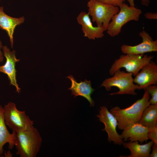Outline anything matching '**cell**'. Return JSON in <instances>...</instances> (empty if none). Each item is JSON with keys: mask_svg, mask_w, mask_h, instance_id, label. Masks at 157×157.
Segmentation results:
<instances>
[{"mask_svg": "<svg viewBox=\"0 0 157 157\" xmlns=\"http://www.w3.org/2000/svg\"><path fill=\"white\" fill-rule=\"evenodd\" d=\"M144 90L142 98L130 106L124 109L115 106L110 110L117 121V126L120 129L123 130L131 125L138 123L143 111L150 104V94Z\"/></svg>", "mask_w": 157, "mask_h": 157, "instance_id": "obj_1", "label": "cell"}, {"mask_svg": "<svg viewBox=\"0 0 157 157\" xmlns=\"http://www.w3.org/2000/svg\"><path fill=\"white\" fill-rule=\"evenodd\" d=\"M16 154L20 157H35L42 142L38 131L33 126L26 130L15 132Z\"/></svg>", "mask_w": 157, "mask_h": 157, "instance_id": "obj_2", "label": "cell"}, {"mask_svg": "<svg viewBox=\"0 0 157 157\" xmlns=\"http://www.w3.org/2000/svg\"><path fill=\"white\" fill-rule=\"evenodd\" d=\"M133 74L131 73L126 72L120 69L116 70L113 76L106 78L101 85L104 86L107 91H110L113 87L117 88L119 91L110 94V95L129 94L135 95L137 93L136 90H140V86L134 83Z\"/></svg>", "mask_w": 157, "mask_h": 157, "instance_id": "obj_3", "label": "cell"}, {"mask_svg": "<svg viewBox=\"0 0 157 157\" xmlns=\"http://www.w3.org/2000/svg\"><path fill=\"white\" fill-rule=\"evenodd\" d=\"M118 12L112 17L107 33L112 37L118 35L122 26L130 21H138L142 13L141 10L135 6H129L124 2L119 7Z\"/></svg>", "mask_w": 157, "mask_h": 157, "instance_id": "obj_4", "label": "cell"}, {"mask_svg": "<svg viewBox=\"0 0 157 157\" xmlns=\"http://www.w3.org/2000/svg\"><path fill=\"white\" fill-rule=\"evenodd\" d=\"M87 6L92 21L97 26L106 31L113 16L119 11V7L102 3L97 0H89Z\"/></svg>", "mask_w": 157, "mask_h": 157, "instance_id": "obj_5", "label": "cell"}, {"mask_svg": "<svg viewBox=\"0 0 157 157\" xmlns=\"http://www.w3.org/2000/svg\"><path fill=\"white\" fill-rule=\"evenodd\" d=\"M3 108L5 124L13 132L27 130L33 126V121L26 115L24 111L18 110L14 103L10 102Z\"/></svg>", "mask_w": 157, "mask_h": 157, "instance_id": "obj_6", "label": "cell"}, {"mask_svg": "<svg viewBox=\"0 0 157 157\" xmlns=\"http://www.w3.org/2000/svg\"><path fill=\"white\" fill-rule=\"evenodd\" d=\"M153 58V56H143V54H127L121 55L112 65L109 70L110 74L113 76L116 70L124 68L127 72L131 73L135 76Z\"/></svg>", "mask_w": 157, "mask_h": 157, "instance_id": "obj_7", "label": "cell"}, {"mask_svg": "<svg viewBox=\"0 0 157 157\" xmlns=\"http://www.w3.org/2000/svg\"><path fill=\"white\" fill-rule=\"evenodd\" d=\"M100 108L97 117L99 121L104 124L105 128L103 130L108 134V141L110 142L113 141L115 144H122L123 140L116 130L118 124L117 119L105 106H101Z\"/></svg>", "mask_w": 157, "mask_h": 157, "instance_id": "obj_8", "label": "cell"}, {"mask_svg": "<svg viewBox=\"0 0 157 157\" xmlns=\"http://www.w3.org/2000/svg\"><path fill=\"white\" fill-rule=\"evenodd\" d=\"M142 40L140 43L133 46L123 44L121 49L124 54H143L147 52L157 51V40H154L149 34L143 30L139 33Z\"/></svg>", "mask_w": 157, "mask_h": 157, "instance_id": "obj_9", "label": "cell"}, {"mask_svg": "<svg viewBox=\"0 0 157 157\" xmlns=\"http://www.w3.org/2000/svg\"><path fill=\"white\" fill-rule=\"evenodd\" d=\"M2 49L6 60L3 65L0 66V72L7 75L10 84L16 87L17 92L19 93L20 92V89L17 83L15 66L16 63L19 62L20 59L16 58L15 51H10L7 46H3Z\"/></svg>", "mask_w": 157, "mask_h": 157, "instance_id": "obj_10", "label": "cell"}, {"mask_svg": "<svg viewBox=\"0 0 157 157\" xmlns=\"http://www.w3.org/2000/svg\"><path fill=\"white\" fill-rule=\"evenodd\" d=\"M133 79L134 83L139 85L140 90L144 89L149 85L157 83V65L151 60L144 65Z\"/></svg>", "mask_w": 157, "mask_h": 157, "instance_id": "obj_11", "label": "cell"}, {"mask_svg": "<svg viewBox=\"0 0 157 157\" xmlns=\"http://www.w3.org/2000/svg\"><path fill=\"white\" fill-rule=\"evenodd\" d=\"M77 21L81 26L84 36L90 40L101 38L104 36V28L98 26H93L89 13L86 12H81L78 15Z\"/></svg>", "mask_w": 157, "mask_h": 157, "instance_id": "obj_12", "label": "cell"}, {"mask_svg": "<svg viewBox=\"0 0 157 157\" xmlns=\"http://www.w3.org/2000/svg\"><path fill=\"white\" fill-rule=\"evenodd\" d=\"M149 129L140 123L131 125L123 130L120 135L124 141L131 142L138 141L141 143L146 142L148 139L147 134Z\"/></svg>", "mask_w": 157, "mask_h": 157, "instance_id": "obj_13", "label": "cell"}, {"mask_svg": "<svg viewBox=\"0 0 157 157\" xmlns=\"http://www.w3.org/2000/svg\"><path fill=\"white\" fill-rule=\"evenodd\" d=\"M67 77L71 82V87L68 89L71 90L72 95H74V98L79 96L83 97L89 102L91 106H93L94 102L91 98V95L95 89L91 87L90 81H88L85 79L83 81H81L78 83L72 75Z\"/></svg>", "mask_w": 157, "mask_h": 157, "instance_id": "obj_14", "label": "cell"}, {"mask_svg": "<svg viewBox=\"0 0 157 157\" xmlns=\"http://www.w3.org/2000/svg\"><path fill=\"white\" fill-rule=\"evenodd\" d=\"M24 17L19 18L13 17L6 14L3 6L0 7V28L5 31L8 36L12 48L13 45V34L17 26L24 22Z\"/></svg>", "mask_w": 157, "mask_h": 157, "instance_id": "obj_15", "label": "cell"}, {"mask_svg": "<svg viewBox=\"0 0 157 157\" xmlns=\"http://www.w3.org/2000/svg\"><path fill=\"white\" fill-rule=\"evenodd\" d=\"M15 139V132L10 133L7 128L3 117V108L0 105V156L3 154V147L6 144H8L9 149L13 148Z\"/></svg>", "mask_w": 157, "mask_h": 157, "instance_id": "obj_16", "label": "cell"}, {"mask_svg": "<svg viewBox=\"0 0 157 157\" xmlns=\"http://www.w3.org/2000/svg\"><path fill=\"white\" fill-rule=\"evenodd\" d=\"M154 144L151 141L145 144H140L138 141L129 142H124L122 144L125 148L129 149L130 151L128 157H148Z\"/></svg>", "mask_w": 157, "mask_h": 157, "instance_id": "obj_17", "label": "cell"}, {"mask_svg": "<svg viewBox=\"0 0 157 157\" xmlns=\"http://www.w3.org/2000/svg\"><path fill=\"white\" fill-rule=\"evenodd\" d=\"M157 105L150 104L143 111L139 123L150 129L157 125Z\"/></svg>", "mask_w": 157, "mask_h": 157, "instance_id": "obj_18", "label": "cell"}, {"mask_svg": "<svg viewBox=\"0 0 157 157\" xmlns=\"http://www.w3.org/2000/svg\"><path fill=\"white\" fill-rule=\"evenodd\" d=\"M144 90H147L151 96L149 101L150 104L157 105V86L154 85H149Z\"/></svg>", "mask_w": 157, "mask_h": 157, "instance_id": "obj_19", "label": "cell"}, {"mask_svg": "<svg viewBox=\"0 0 157 157\" xmlns=\"http://www.w3.org/2000/svg\"><path fill=\"white\" fill-rule=\"evenodd\" d=\"M147 137L148 139H151L154 143L157 144V125L149 129Z\"/></svg>", "mask_w": 157, "mask_h": 157, "instance_id": "obj_20", "label": "cell"}, {"mask_svg": "<svg viewBox=\"0 0 157 157\" xmlns=\"http://www.w3.org/2000/svg\"><path fill=\"white\" fill-rule=\"evenodd\" d=\"M104 3L110 4L114 6L119 7L126 0H97Z\"/></svg>", "mask_w": 157, "mask_h": 157, "instance_id": "obj_21", "label": "cell"}, {"mask_svg": "<svg viewBox=\"0 0 157 157\" xmlns=\"http://www.w3.org/2000/svg\"><path fill=\"white\" fill-rule=\"evenodd\" d=\"M126 0L129 3L130 6H135V4L134 3V0ZM150 2V0H141V4L145 6H149Z\"/></svg>", "mask_w": 157, "mask_h": 157, "instance_id": "obj_22", "label": "cell"}, {"mask_svg": "<svg viewBox=\"0 0 157 157\" xmlns=\"http://www.w3.org/2000/svg\"><path fill=\"white\" fill-rule=\"evenodd\" d=\"M145 17L149 19H157V13H156L148 12L144 15Z\"/></svg>", "mask_w": 157, "mask_h": 157, "instance_id": "obj_23", "label": "cell"}, {"mask_svg": "<svg viewBox=\"0 0 157 157\" xmlns=\"http://www.w3.org/2000/svg\"><path fill=\"white\" fill-rule=\"evenodd\" d=\"M152 150L151 154H150L149 157H157V144L154 143L153 145Z\"/></svg>", "mask_w": 157, "mask_h": 157, "instance_id": "obj_24", "label": "cell"}, {"mask_svg": "<svg viewBox=\"0 0 157 157\" xmlns=\"http://www.w3.org/2000/svg\"><path fill=\"white\" fill-rule=\"evenodd\" d=\"M2 46V42L0 39V62H2L4 59L3 53L1 51Z\"/></svg>", "mask_w": 157, "mask_h": 157, "instance_id": "obj_25", "label": "cell"}, {"mask_svg": "<svg viewBox=\"0 0 157 157\" xmlns=\"http://www.w3.org/2000/svg\"></svg>", "mask_w": 157, "mask_h": 157, "instance_id": "obj_26", "label": "cell"}]
</instances>
